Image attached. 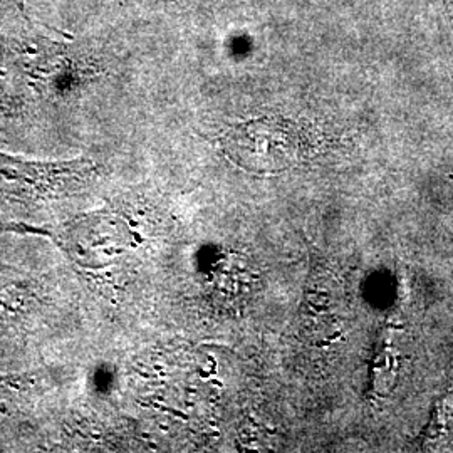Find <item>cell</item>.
Returning a JSON list of instances; mask_svg holds the SVG:
<instances>
[{"label":"cell","instance_id":"obj_1","mask_svg":"<svg viewBox=\"0 0 453 453\" xmlns=\"http://www.w3.org/2000/svg\"><path fill=\"white\" fill-rule=\"evenodd\" d=\"M125 230L111 215H89L67 226L65 245L82 267L97 269L119 256L125 249Z\"/></svg>","mask_w":453,"mask_h":453},{"label":"cell","instance_id":"obj_2","mask_svg":"<svg viewBox=\"0 0 453 453\" xmlns=\"http://www.w3.org/2000/svg\"><path fill=\"white\" fill-rule=\"evenodd\" d=\"M59 14L58 0H0V34L11 33L33 22H48L49 14Z\"/></svg>","mask_w":453,"mask_h":453},{"label":"cell","instance_id":"obj_3","mask_svg":"<svg viewBox=\"0 0 453 453\" xmlns=\"http://www.w3.org/2000/svg\"><path fill=\"white\" fill-rule=\"evenodd\" d=\"M443 7H445V12H447V17H449L453 29V0H443Z\"/></svg>","mask_w":453,"mask_h":453}]
</instances>
